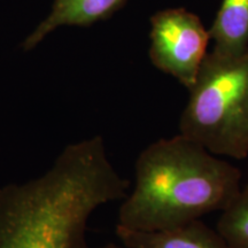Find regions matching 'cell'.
<instances>
[{"label":"cell","instance_id":"5","mask_svg":"<svg viewBox=\"0 0 248 248\" xmlns=\"http://www.w3.org/2000/svg\"><path fill=\"white\" fill-rule=\"evenodd\" d=\"M116 235L125 248H230L218 231L201 219L161 231L131 230L116 225Z\"/></svg>","mask_w":248,"mask_h":248},{"label":"cell","instance_id":"3","mask_svg":"<svg viewBox=\"0 0 248 248\" xmlns=\"http://www.w3.org/2000/svg\"><path fill=\"white\" fill-rule=\"evenodd\" d=\"M179 120V133L217 156H248V49L207 53Z\"/></svg>","mask_w":248,"mask_h":248},{"label":"cell","instance_id":"6","mask_svg":"<svg viewBox=\"0 0 248 248\" xmlns=\"http://www.w3.org/2000/svg\"><path fill=\"white\" fill-rule=\"evenodd\" d=\"M128 0H54L47 17L24 39L22 48L30 51L48 33L62 26L89 27L120 11Z\"/></svg>","mask_w":248,"mask_h":248},{"label":"cell","instance_id":"4","mask_svg":"<svg viewBox=\"0 0 248 248\" xmlns=\"http://www.w3.org/2000/svg\"><path fill=\"white\" fill-rule=\"evenodd\" d=\"M151 26L152 63L190 89L207 55L209 31L185 8L157 12L151 18Z\"/></svg>","mask_w":248,"mask_h":248},{"label":"cell","instance_id":"1","mask_svg":"<svg viewBox=\"0 0 248 248\" xmlns=\"http://www.w3.org/2000/svg\"><path fill=\"white\" fill-rule=\"evenodd\" d=\"M129 185L101 136L71 144L43 176L0 188V248H125L91 247L85 233L92 213L124 199Z\"/></svg>","mask_w":248,"mask_h":248},{"label":"cell","instance_id":"8","mask_svg":"<svg viewBox=\"0 0 248 248\" xmlns=\"http://www.w3.org/2000/svg\"><path fill=\"white\" fill-rule=\"evenodd\" d=\"M216 230L230 248H248V185L221 212Z\"/></svg>","mask_w":248,"mask_h":248},{"label":"cell","instance_id":"2","mask_svg":"<svg viewBox=\"0 0 248 248\" xmlns=\"http://www.w3.org/2000/svg\"><path fill=\"white\" fill-rule=\"evenodd\" d=\"M241 171L181 133L156 140L136 161V183L119 210L123 228L161 231L222 212L241 188Z\"/></svg>","mask_w":248,"mask_h":248},{"label":"cell","instance_id":"7","mask_svg":"<svg viewBox=\"0 0 248 248\" xmlns=\"http://www.w3.org/2000/svg\"><path fill=\"white\" fill-rule=\"evenodd\" d=\"M209 31L213 51L239 55L248 49V0H223Z\"/></svg>","mask_w":248,"mask_h":248}]
</instances>
